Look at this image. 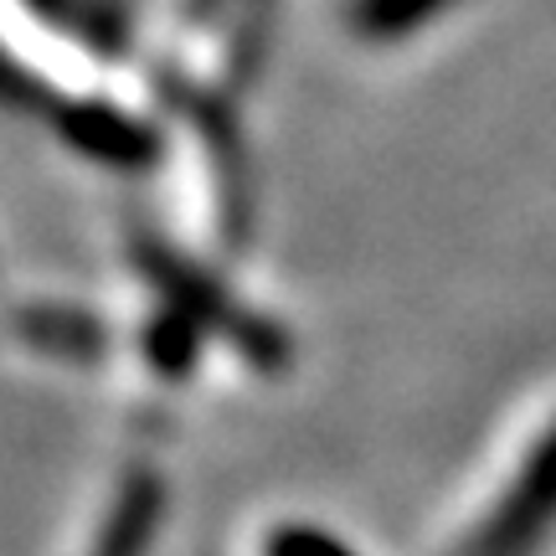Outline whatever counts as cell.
Returning <instances> with one entry per match:
<instances>
[{"label":"cell","instance_id":"cell-3","mask_svg":"<svg viewBox=\"0 0 556 556\" xmlns=\"http://www.w3.org/2000/svg\"><path fill=\"white\" fill-rule=\"evenodd\" d=\"M268 556H351L340 541L319 536V531H278Z\"/></svg>","mask_w":556,"mask_h":556},{"label":"cell","instance_id":"cell-1","mask_svg":"<svg viewBox=\"0 0 556 556\" xmlns=\"http://www.w3.org/2000/svg\"><path fill=\"white\" fill-rule=\"evenodd\" d=\"M458 5H469V0H351L345 21H351V31L361 41L387 47V41H402L422 31V26H433L438 16H448Z\"/></svg>","mask_w":556,"mask_h":556},{"label":"cell","instance_id":"cell-2","mask_svg":"<svg viewBox=\"0 0 556 556\" xmlns=\"http://www.w3.org/2000/svg\"><path fill=\"white\" fill-rule=\"evenodd\" d=\"M67 135H73L78 150L109 160V165H139V160H150V150H155V139L144 135L135 119L114 114V109H83V114H73Z\"/></svg>","mask_w":556,"mask_h":556}]
</instances>
